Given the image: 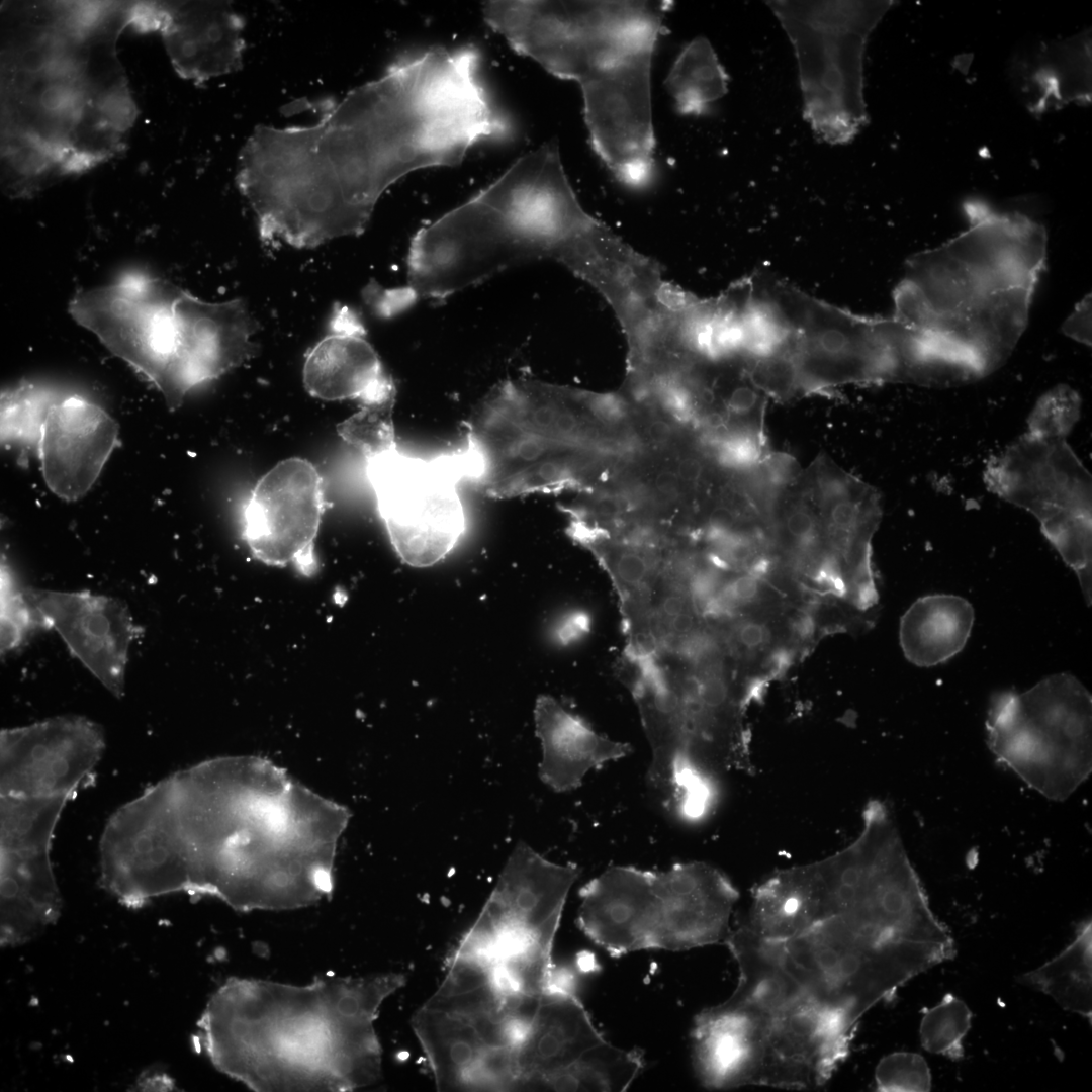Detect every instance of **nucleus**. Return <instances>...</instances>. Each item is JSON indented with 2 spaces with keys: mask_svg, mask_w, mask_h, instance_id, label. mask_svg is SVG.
I'll use <instances>...</instances> for the list:
<instances>
[{
  "mask_svg": "<svg viewBox=\"0 0 1092 1092\" xmlns=\"http://www.w3.org/2000/svg\"><path fill=\"white\" fill-rule=\"evenodd\" d=\"M963 208L964 231L906 262L893 315L968 352L988 375L1026 329L1048 235L1029 216L979 199Z\"/></svg>",
  "mask_w": 1092,
  "mask_h": 1092,
  "instance_id": "4",
  "label": "nucleus"
},
{
  "mask_svg": "<svg viewBox=\"0 0 1092 1092\" xmlns=\"http://www.w3.org/2000/svg\"><path fill=\"white\" fill-rule=\"evenodd\" d=\"M105 749L102 728L81 716H58L0 734L1 796L69 797Z\"/></svg>",
  "mask_w": 1092,
  "mask_h": 1092,
  "instance_id": "18",
  "label": "nucleus"
},
{
  "mask_svg": "<svg viewBox=\"0 0 1092 1092\" xmlns=\"http://www.w3.org/2000/svg\"><path fill=\"white\" fill-rule=\"evenodd\" d=\"M477 47L400 56L311 125L285 127L276 159L291 196L341 237L367 228L382 194L417 170L459 165L514 133L479 75Z\"/></svg>",
  "mask_w": 1092,
  "mask_h": 1092,
  "instance_id": "1",
  "label": "nucleus"
},
{
  "mask_svg": "<svg viewBox=\"0 0 1092 1092\" xmlns=\"http://www.w3.org/2000/svg\"><path fill=\"white\" fill-rule=\"evenodd\" d=\"M1087 33L1042 43L1017 62L1016 76L1028 108L1042 113L1071 102L1091 101V42Z\"/></svg>",
  "mask_w": 1092,
  "mask_h": 1092,
  "instance_id": "28",
  "label": "nucleus"
},
{
  "mask_svg": "<svg viewBox=\"0 0 1092 1092\" xmlns=\"http://www.w3.org/2000/svg\"><path fill=\"white\" fill-rule=\"evenodd\" d=\"M574 989L551 984L543 993L529 1031L517 1052L516 1090L534 1084L606 1041Z\"/></svg>",
  "mask_w": 1092,
  "mask_h": 1092,
  "instance_id": "25",
  "label": "nucleus"
},
{
  "mask_svg": "<svg viewBox=\"0 0 1092 1092\" xmlns=\"http://www.w3.org/2000/svg\"><path fill=\"white\" fill-rule=\"evenodd\" d=\"M592 617L584 610H573L565 614L554 629L556 640L562 645H569L584 638L592 630Z\"/></svg>",
  "mask_w": 1092,
  "mask_h": 1092,
  "instance_id": "43",
  "label": "nucleus"
},
{
  "mask_svg": "<svg viewBox=\"0 0 1092 1092\" xmlns=\"http://www.w3.org/2000/svg\"><path fill=\"white\" fill-rule=\"evenodd\" d=\"M581 869L550 861L520 842L471 927L491 961L522 974H544L568 893Z\"/></svg>",
  "mask_w": 1092,
  "mask_h": 1092,
  "instance_id": "14",
  "label": "nucleus"
},
{
  "mask_svg": "<svg viewBox=\"0 0 1092 1092\" xmlns=\"http://www.w3.org/2000/svg\"><path fill=\"white\" fill-rule=\"evenodd\" d=\"M673 1L490 0L485 23L518 54L574 81L593 149L623 184L654 174L651 64Z\"/></svg>",
  "mask_w": 1092,
  "mask_h": 1092,
  "instance_id": "3",
  "label": "nucleus"
},
{
  "mask_svg": "<svg viewBox=\"0 0 1092 1092\" xmlns=\"http://www.w3.org/2000/svg\"><path fill=\"white\" fill-rule=\"evenodd\" d=\"M805 470L831 567L857 608L866 610L877 602L871 558L882 517L880 494L823 453Z\"/></svg>",
  "mask_w": 1092,
  "mask_h": 1092,
  "instance_id": "19",
  "label": "nucleus"
},
{
  "mask_svg": "<svg viewBox=\"0 0 1092 1092\" xmlns=\"http://www.w3.org/2000/svg\"><path fill=\"white\" fill-rule=\"evenodd\" d=\"M974 621V608L965 598L948 594L921 597L900 620L903 653L921 667L944 663L964 649Z\"/></svg>",
  "mask_w": 1092,
  "mask_h": 1092,
  "instance_id": "30",
  "label": "nucleus"
},
{
  "mask_svg": "<svg viewBox=\"0 0 1092 1092\" xmlns=\"http://www.w3.org/2000/svg\"><path fill=\"white\" fill-rule=\"evenodd\" d=\"M600 558L622 597L647 589L654 565L652 558L639 547L611 548L608 553H600Z\"/></svg>",
  "mask_w": 1092,
  "mask_h": 1092,
  "instance_id": "39",
  "label": "nucleus"
},
{
  "mask_svg": "<svg viewBox=\"0 0 1092 1092\" xmlns=\"http://www.w3.org/2000/svg\"><path fill=\"white\" fill-rule=\"evenodd\" d=\"M395 393L360 403L359 410L337 425L339 436L365 460L396 447L393 424Z\"/></svg>",
  "mask_w": 1092,
  "mask_h": 1092,
  "instance_id": "35",
  "label": "nucleus"
},
{
  "mask_svg": "<svg viewBox=\"0 0 1092 1092\" xmlns=\"http://www.w3.org/2000/svg\"><path fill=\"white\" fill-rule=\"evenodd\" d=\"M644 1068L639 1050H624L608 1040L590 1049L568 1067L538 1080L532 1090H627Z\"/></svg>",
  "mask_w": 1092,
  "mask_h": 1092,
  "instance_id": "32",
  "label": "nucleus"
},
{
  "mask_svg": "<svg viewBox=\"0 0 1092 1092\" xmlns=\"http://www.w3.org/2000/svg\"><path fill=\"white\" fill-rule=\"evenodd\" d=\"M921 1014L919 1036L923 1049L951 1061L962 1060L965 1054L963 1041L973 1017L968 1005L946 993L935 1006L923 1008Z\"/></svg>",
  "mask_w": 1092,
  "mask_h": 1092,
  "instance_id": "36",
  "label": "nucleus"
},
{
  "mask_svg": "<svg viewBox=\"0 0 1092 1092\" xmlns=\"http://www.w3.org/2000/svg\"><path fill=\"white\" fill-rule=\"evenodd\" d=\"M728 75L710 41L695 37L674 60L664 86L677 111L702 115L728 91Z\"/></svg>",
  "mask_w": 1092,
  "mask_h": 1092,
  "instance_id": "33",
  "label": "nucleus"
},
{
  "mask_svg": "<svg viewBox=\"0 0 1092 1092\" xmlns=\"http://www.w3.org/2000/svg\"><path fill=\"white\" fill-rule=\"evenodd\" d=\"M681 484L675 470L668 469L659 471L653 481L655 491L667 499L679 498Z\"/></svg>",
  "mask_w": 1092,
  "mask_h": 1092,
  "instance_id": "45",
  "label": "nucleus"
},
{
  "mask_svg": "<svg viewBox=\"0 0 1092 1092\" xmlns=\"http://www.w3.org/2000/svg\"><path fill=\"white\" fill-rule=\"evenodd\" d=\"M830 918L915 941L952 940L930 908L890 811L878 800L867 804L862 827L844 848L757 885L744 921L761 938L778 940Z\"/></svg>",
  "mask_w": 1092,
  "mask_h": 1092,
  "instance_id": "5",
  "label": "nucleus"
},
{
  "mask_svg": "<svg viewBox=\"0 0 1092 1092\" xmlns=\"http://www.w3.org/2000/svg\"><path fill=\"white\" fill-rule=\"evenodd\" d=\"M33 625L53 628L115 697L124 695L129 646L139 630L125 604L89 592L22 590Z\"/></svg>",
  "mask_w": 1092,
  "mask_h": 1092,
  "instance_id": "21",
  "label": "nucleus"
},
{
  "mask_svg": "<svg viewBox=\"0 0 1092 1092\" xmlns=\"http://www.w3.org/2000/svg\"><path fill=\"white\" fill-rule=\"evenodd\" d=\"M1 946L28 942L55 924L62 898L50 852H7L0 856Z\"/></svg>",
  "mask_w": 1092,
  "mask_h": 1092,
  "instance_id": "27",
  "label": "nucleus"
},
{
  "mask_svg": "<svg viewBox=\"0 0 1092 1092\" xmlns=\"http://www.w3.org/2000/svg\"><path fill=\"white\" fill-rule=\"evenodd\" d=\"M403 974L316 977L305 986L230 978L197 1026L213 1066L255 1091H349L376 1082L374 1021Z\"/></svg>",
  "mask_w": 1092,
  "mask_h": 1092,
  "instance_id": "2",
  "label": "nucleus"
},
{
  "mask_svg": "<svg viewBox=\"0 0 1092 1092\" xmlns=\"http://www.w3.org/2000/svg\"><path fill=\"white\" fill-rule=\"evenodd\" d=\"M323 484L314 465L298 457L278 462L257 481L243 510V538L255 558L293 565L304 575L315 571Z\"/></svg>",
  "mask_w": 1092,
  "mask_h": 1092,
  "instance_id": "17",
  "label": "nucleus"
},
{
  "mask_svg": "<svg viewBox=\"0 0 1092 1092\" xmlns=\"http://www.w3.org/2000/svg\"><path fill=\"white\" fill-rule=\"evenodd\" d=\"M751 1019L755 1053L749 1085L813 1089L824 1085L847 1058L855 1032L811 1001L794 996L762 1007L742 1003Z\"/></svg>",
  "mask_w": 1092,
  "mask_h": 1092,
  "instance_id": "16",
  "label": "nucleus"
},
{
  "mask_svg": "<svg viewBox=\"0 0 1092 1092\" xmlns=\"http://www.w3.org/2000/svg\"><path fill=\"white\" fill-rule=\"evenodd\" d=\"M986 732L997 761L1052 801L1067 800L1091 774L1092 699L1071 674L994 695Z\"/></svg>",
  "mask_w": 1092,
  "mask_h": 1092,
  "instance_id": "10",
  "label": "nucleus"
},
{
  "mask_svg": "<svg viewBox=\"0 0 1092 1092\" xmlns=\"http://www.w3.org/2000/svg\"><path fill=\"white\" fill-rule=\"evenodd\" d=\"M751 300L779 336L800 395L847 384H916L927 364L926 335L894 315L866 317L818 300L763 271L749 276Z\"/></svg>",
  "mask_w": 1092,
  "mask_h": 1092,
  "instance_id": "6",
  "label": "nucleus"
},
{
  "mask_svg": "<svg viewBox=\"0 0 1092 1092\" xmlns=\"http://www.w3.org/2000/svg\"><path fill=\"white\" fill-rule=\"evenodd\" d=\"M893 1H771L794 48L804 117L823 141L850 142L868 123L863 54Z\"/></svg>",
  "mask_w": 1092,
  "mask_h": 1092,
  "instance_id": "11",
  "label": "nucleus"
},
{
  "mask_svg": "<svg viewBox=\"0 0 1092 1092\" xmlns=\"http://www.w3.org/2000/svg\"><path fill=\"white\" fill-rule=\"evenodd\" d=\"M534 719L542 750L539 777L555 792L578 788L590 770L632 751L630 744L598 733L551 696L542 695L537 699Z\"/></svg>",
  "mask_w": 1092,
  "mask_h": 1092,
  "instance_id": "26",
  "label": "nucleus"
},
{
  "mask_svg": "<svg viewBox=\"0 0 1092 1092\" xmlns=\"http://www.w3.org/2000/svg\"><path fill=\"white\" fill-rule=\"evenodd\" d=\"M302 379L311 396L327 401L362 403L396 392L359 314L344 304L334 306L329 333L307 353Z\"/></svg>",
  "mask_w": 1092,
  "mask_h": 1092,
  "instance_id": "24",
  "label": "nucleus"
},
{
  "mask_svg": "<svg viewBox=\"0 0 1092 1092\" xmlns=\"http://www.w3.org/2000/svg\"><path fill=\"white\" fill-rule=\"evenodd\" d=\"M117 439V423L100 406L74 396L55 400L38 443L49 488L66 500L83 496L98 478Z\"/></svg>",
  "mask_w": 1092,
  "mask_h": 1092,
  "instance_id": "22",
  "label": "nucleus"
},
{
  "mask_svg": "<svg viewBox=\"0 0 1092 1092\" xmlns=\"http://www.w3.org/2000/svg\"><path fill=\"white\" fill-rule=\"evenodd\" d=\"M878 1091L926 1092L932 1077L926 1060L912 1052H895L883 1057L875 1070Z\"/></svg>",
  "mask_w": 1092,
  "mask_h": 1092,
  "instance_id": "38",
  "label": "nucleus"
},
{
  "mask_svg": "<svg viewBox=\"0 0 1092 1092\" xmlns=\"http://www.w3.org/2000/svg\"><path fill=\"white\" fill-rule=\"evenodd\" d=\"M412 1025L440 1091H480L487 1049L463 1017L423 1006ZM495 1050V1049H494Z\"/></svg>",
  "mask_w": 1092,
  "mask_h": 1092,
  "instance_id": "29",
  "label": "nucleus"
},
{
  "mask_svg": "<svg viewBox=\"0 0 1092 1092\" xmlns=\"http://www.w3.org/2000/svg\"><path fill=\"white\" fill-rule=\"evenodd\" d=\"M55 399L31 384L6 391L1 398V435L5 442L39 443L41 429Z\"/></svg>",
  "mask_w": 1092,
  "mask_h": 1092,
  "instance_id": "37",
  "label": "nucleus"
},
{
  "mask_svg": "<svg viewBox=\"0 0 1092 1092\" xmlns=\"http://www.w3.org/2000/svg\"><path fill=\"white\" fill-rule=\"evenodd\" d=\"M181 291L166 279L131 276L79 292L69 310L114 355L157 384L175 351Z\"/></svg>",
  "mask_w": 1092,
  "mask_h": 1092,
  "instance_id": "15",
  "label": "nucleus"
},
{
  "mask_svg": "<svg viewBox=\"0 0 1092 1092\" xmlns=\"http://www.w3.org/2000/svg\"><path fill=\"white\" fill-rule=\"evenodd\" d=\"M737 926L780 998L801 996L855 1032L876 1004L957 952L954 943L914 941L838 918L778 940Z\"/></svg>",
  "mask_w": 1092,
  "mask_h": 1092,
  "instance_id": "7",
  "label": "nucleus"
},
{
  "mask_svg": "<svg viewBox=\"0 0 1092 1092\" xmlns=\"http://www.w3.org/2000/svg\"><path fill=\"white\" fill-rule=\"evenodd\" d=\"M178 339L164 386L172 410L193 387L218 378L256 356L259 324L241 298L208 302L182 289L176 305Z\"/></svg>",
  "mask_w": 1092,
  "mask_h": 1092,
  "instance_id": "20",
  "label": "nucleus"
},
{
  "mask_svg": "<svg viewBox=\"0 0 1092 1092\" xmlns=\"http://www.w3.org/2000/svg\"><path fill=\"white\" fill-rule=\"evenodd\" d=\"M776 623L770 612L753 613L739 619L728 633L730 650L743 659H762L772 653L780 640Z\"/></svg>",
  "mask_w": 1092,
  "mask_h": 1092,
  "instance_id": "40",
  "label": "nucleus"
},
{
  "mask_svg": "<svg viewBox=\"0 0 1092 1092\" xmlns=\"http://www.w3.org/2000/svg\"><path fill=\"white\" fill-rule=\"evenodd\" d=\"M579 897L578 927L619 957L724 942L739 894L718 869L691 861L663 871L611 867L585 884Z\"/></svg>",
  "mask_w": 1092,
  "mask_h": 1092,
  "instance_id": "8",
  "label": "nucleus"
},
{
  "mask_svg": "<svg viewBox=\"0 0 1092 1092\" xmlns=\"http://www.w3.org/2000/svg\"><path fill=\"white\" fill-rule=\"evenodd\" d=\"M1068 385L1044 393L1028 428L987 465L985 481L1000 497L1030 512L1091 602V476L1067 442L1080 416Z\"/></svg>",
  "mask_w": 1092,
  "mask_h": 1092,
  "instance_id": "9",
  "label": "nucleus"
},
{
  "mask_svg": "<svg viewBox=\"0 0 1092 1092\" xmlns=\"http://www.w3.org/2000/svg\"><path fill=\"white\" fill-rule=\"evenodd\" d=\"M1 589V648L8 651L21 642L33 623L22 590L14 588L6 570L2 572Z\"/></svg>",
  "mask_w": 1092,
  "mask_h": 1092,
  "instance_id": "41",
  "label": "nucleus"
},
{
  "mask_svg": "<svg viewBox=\"0 0 1092 1092\" xmlns=\"http://www.w3.org/2000/svg\"><path fill=\"white\" fill-rule=\"evenodd\" d=\"M366 475L390 542L405 563L430 566L453 549L465 529L458 492L467 478L463 450L421 458L396 446L367 459Z\"/></svg>",
  "mask_w": 1092,
  "mask_h": 1092,
  "instance_id": "12",
  "label": "nucleus"
},
{
  "mask_svg": "<svg viewBox=\"0 0 1092 1092\" xmlns=\"http://www.w3.org/2000/svg\"><path fill=\"white\" fill-rule=\"evenodd\" d=\"M1018 982L1052 997L1062 1008L1092 1017V923L1080 922L1072 942L1040 967L1020 975Z\"/></svg>",
  "mask_w": 1092,
  "mask_h": 1092,
  "instance_id": "31",
  "label": "nucleus"
},
{
  "mask_svg": "<svg viewBox=\"0 0 1092 1092\" xmlns=\"http://www.w3.org/2000/svg\"><path fill=\"white\" fill-rule=\"evenodd\" d=\"M581 401L587 414L602 423L615 425L628 415L629 402L621 393H594L580 391Z\"/></svg>",
  "mask_w": 1092,
  "mask_h": 1092,
  "instance_id": "42",
  "label": "nucleus"
},
{
  "mask_svg": "<svg viewBox=\"0 0 1092 1092\" xmlns=\"http://www.w3.org/2000/svg\"><path fill=\"white\" fill-rule=\"evenodd\" d=\"M99 852L101 885L126 907L140 908L171 893H192L193 866L173 776L111 815Z\"/></svg>",
  "mask_w": 1092,
  "mask_h": 1092,
  "instance_id": "13",
  "label": "nucleus"
},
{
  "mask_svg": "<svg viewBox=\"0 0 1092 1092\" xmlns=\"http://www.w3.org/2000/svg\"><path fill=\"white\" fill-rule=\"evenodd\" d=\"M69 797L1 796L0 847L7 852H50Z\"/></svg>",
  "mask_w": 1092,
  "mask_h": 1092,
  "instance_id": "34",
  "label": "nucleus"
},
{
  "mask_svg": "<svg viewBox=\"0 0 1092 1092\" xmlns=\"http://www.w3.org/2000/svg\"><path fill=\"white\" fill-rule=\"evenodd\" d=\"M1063 333L1073 340L1091 345V295H1086L1077 303L1073 312L1062 326Z\"/></svg>",
  "mask_w": 1092,
  "mask_h": 1092,
  "instance_id": "44",
  "label": "nucleus"
},
{
  "mask_svg": "<svg viewBox=\"0 0 1092 1092\" xmlns=\"http://www.w3.org/2000/svg\"><path fill=\"white\" fill-rule=\"evenodd\" d=\"M138 1086L141 1090L150 1091H169L174 1087L173 1080L165 1073H149L141 1077L138 1081Z\"/></svg>",
  "mask_w": 1092,
  "mask_h": 1092,
  "instance_id": "47",
  "label": "nucleus"
},
{
  "mask_svg": "<svg viewBox=\"0 0 1092 1092\" xmlns=\"http://www.w3.org/2000/svg\"><path fill=\"white\" fill-rule=\"evenodd\" d=\"M154 19L159 20L166 51L181 77L202 83L242 67L244 19L229 2L161 5Z\"/></svg>",
  "mask_w": 1092,
  "mask_h": 1092,
  "instance_id": "23",
  "label": "nucleus"
},
{
  "mask_svg": "<svg viewBox=\"0 0 1092 1092\" xmlns=\"http://www.w3.org/2000/svg\"><path fill=\"white\" fill-rule=\"evenodd\" d=\"M646 436L654 445H665L673 436V428L663 419H653L646 426Z\"/></svg>",
  "mask_w": 1092,
  "mask_h": 1092,
  "instance_id": "46",
  "label": "nucleus"
}]
</instances>
